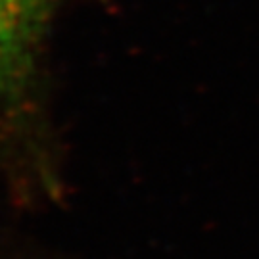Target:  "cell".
<instances>
[{"instance_id":"obj_1","label":"cell","mask_w":259,"mask_h":259,"mask_svg":"<svg viewBox=\"0 0 259 259\" xmlns=\"http://www.w3.org/2000/svg\"><path fill=\"white\" fill-rule=\"evenodd\" d=\"M50 6L52 0H0V108L33 83Z\"/></svg>"}]
</instances>
